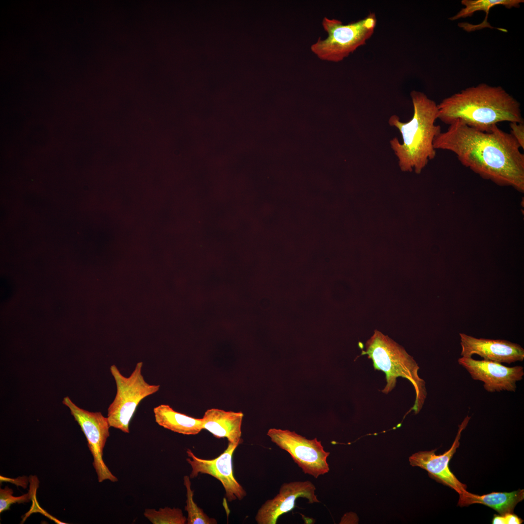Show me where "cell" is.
Listing matches in <instances>:
<instances>
[{
	"label": "cell",
	"mask_w": 524,
	"mask_h": 524,
	"mask_svg": "<svg viewBox=\"0 0 524 524\" xmlns=\"http://www.w3.org/2000/svg\"><path fill=\"white\" fill-rule=\"evenodd\" d=\"M433 146L454 153L482 178L524 193V155L511 134L497 125L483 131L456 120L435 137Z\"/></svg>",
	"instance_id": "obj_1"
},
{
	"label": "cell",
	"mask_w": 524,
	"mask_h": 524,
	"mask_svg": "<svg viewBox=\"0 0 524 524\" xmlns=\"http://www.w3.org/2000/svg\"><path fill=\"white\" fill-rule=\"evenodd\" d=\"M439 119L450 125L459 120L487 131L502 122H524L520 103L501 86L482 83L444 98L438 104Z\"/></svg>",
	"instance_id": "obj_2"
},
{
	"label": "cell",
	"mask_w": 524,
	"mask_h": 524,
	"mask_svg": "<svg viewBox=\"0 0 524 524\" xmlns=\"http://www.w3.org/2000/svg\"><path fill=\"white\" fill-rule=\"evenodd\" d=\"M413 106L411 119L403 122L393 115L388 120L389 125L397 128L401 134L403 142L396 137L390 144L398 160L402 171L420 173L436 155L433 146L435 137L442 132L441 127L435 124L438 119V104L424 93L412 91L410 93Z\"/></svg>",
	"instance_id": "obj_3"
},
{
	"label": "cell",
	"mask_w": 524,
	"mask_h": 524,
	"mask_svg": "<svg viewBox=\"0 0 524 524\" xmlns=\"http://www.w3.org/2000/svg\"><path fill=\"white\" fill-rule=\"evenodd\" d=\"M362 355L372 360L375 370L383 371L386 376V385L382 392L387 394L395 386L398 377L409 380L415 390L416 396L411 409L415 414L422 409L426 397L425 381L420 378L419 367L404 349L388 336L378 330L366 342Z\"/></svg>",
	"instance_id": "obj_4"
},
{
	"label": "cell",
	"mask_w": 524,
	"mask_h": 524,
	"mask_svg": "<svg viewBox=\"0 0 524 524\" xmlns=\"http://www.w3.org/2000/svg\"><path fill=\"white\" fill-rule=\"evenodd\" d=\"M376 23L374 13L345 25L338 19L324 17L322 26L328 37L323 40L320 37L311 45V50L322 60L340 62L366 44L373 34Z\"/></svg>",
	"instance_id": "obj_5"
},
{
	"label": "cell",
	"mask_w": 524,
	"mask_h": 524,
	"mask_svg": "<svg viewBox=\"0 0 524 524\" xmlns=\"http://www.w3.org/2000/svg\"><path fill=\"white\" fill-rule=\"evenodd\" d=\"M143 366V362H137L128 377L123 376L115 365L110 366L116 393L108 408L107 417L111 427L125 433H130V422L141 401L157 392L160 387L145 380L142 373Z\"/></svg>",
	"instance_id": "obj_6"
},
{
	"label": "cell",
	"mask_w": 524,
	"mask_h": 524,
	"mask_svg": "<svg viewBox=\"0 0 524 524\" xmlns=\"http://www.w3.org/2000/svg\"><path fill=\"white\" fill-rule=\"evenodd\" d=\"M267 435L271 441L287 451L305 474L317 478L328 472L327 458L330 454L315 438L309 440L294 431L270 428Z\"/></svg>",
	"instance_id": "obj_7"
},
{
	"label": "cell",
	"mask_w": 524,
	"mask_h": 524,
	"mask_svg": "<svg viewBox=\"0 0 524 524\" xmlns=\"http://www.w3.org/2000/svg\"><path fill=\"white\" fill-rule=\"evenodd\" d=\"M63 403L69 408L85 436L87 446L93 457V465L98 481L108 480L117 482L118 478L109 469L103 459V449L110 436L111 427L107 417L100 412H90L79 407L68 396L64 398Z\"/></svg>",
	"instance_id": "obj_8"
},
{
	"label": "cell",
	"mask_w": 524,
	"mask_h": 524,
	"mask_svg": "<svg viewBox=\"0 0 524 524\" xmlns=\"http://www.w3.org/2000/svg\"><path fill=\"white\" fill-rule=\"evenodd\" d=\"M239 444L228 442L226 450L218 457L212 459H205L196 456L190 449L186 450L188 457L186 461L192 468L190 478L205 474L214 477L222 483L225 496L229 502L242 500L246 492L234 476L232 464L233 453Z\"/></svg>",
	"instance_id": "obj_9"
},
{
	"label": "cell",
	"mask_w": 524,
	"mask_h": 524,
	"mask_svg": "<svg viewBox=\"0 0 524 524\" xmlns=\"http://www.w3.org/2000/svg\"><path fill=\"white\" fill-rule=\"evenodd\" d=\"M458 362L473 379L483 382L484 389L490 393L515 392L517 382L524 376V368L520 365L507 367L492 361L464 357L459 358Z\"/></svg>",
	"instance_id": "obj_10"
},
{
	"label": "cell",
	"mask_w": 524,
	"mask_h": 524,
	"mask_svg": "<svg viewBox=\"0 0 524 524\" xmlns=\"http://www.w3.org/2000/svg\"><path fill=\"white\" fill-rule=\"evenodd\" d=\"M470 418L467 416L458 426L457 436L451 447L443 454L436 455V449H434L418 452L409 458L411 465L425 469L431 478L453 489L459 495L467 491V486L460 482L451 472L449 463L459 446L461 432L466 427Z\"/></svg>",
	"instance_id": "obj_11"
},
{
	"label": "cell",
	"mask_w": 524,
	"mask_h": 524,
	"mask_svg": "<svg viewBox=\"0 0 524 524\" xmlns=\"http://www.w3.org/2000/svg\"><path fill=\"white\" fill-rule=\"evenodd\" d=\"M316 488L310 481L284 483L279 492L273 499L267 500L259 509L255 519L258 524H276L282 515L291 511L299 497L308 500V503H319L315 493Z\"/></svg>",
	"instance_id": "obj_12"
},
{
	"label": "cell",
	"mask_w": 524,
	"mask_h": 524,
	"mask_svg": "<svg viewBox=\"0 0 524 524\" xmlns=\"http://www.w3.org/2000/svg\"><path fill=\"white\" fill-rule=\"evenodd\" d=\"M459 335L462 357L476 354L485 360L508 364L524 360V349L517 344L505 340L477 338L463 333Z\"/></svg>",
	"instance_id": "obj_13"
},
{
	"label": "cell",
	"mask_w": 524,
	"mask_h": 524,
	"mask_svg": "<svg viewBox=\"0 0 524 524\" xmlns=\"http://www.w3.org/2000/svg\"><path fill=\"white\" fill-rule=\"evenodd\" d=\"M243 417L242 412L208 409L201 418L202 427L216 438H226L228 442L240 444L243 442L241 426Z\"/></svg>",
	"instance_id": "obj_14"
},
{
	"label": "cell",
	"mask_w": 524,
	"mask_h": 524,
	"mask_svg": "<svg viewBox=\"0 0 524 524\" xmlns=\"http://www.w3.org/2000/svg\"><path fill=\"white\" fill-rule=\"evenodd\" d=\"M459 496L458 505L459 507L480 504L489 507L502 515L513 512L516 505L524 498V491L518 490L509 492H492L480 495L467 491Z\"/></svg>",
	"instance_id": "obj_15"
},
{
	"label": "cell",
	"mask_w": 524,
	"mask_h": 524,
	"mask_svg": "<svg viewBox=\"0 0 524 524\" xmlns=\"http://www.w3.org/2000/svg\"><path fill=\"white\" fill-rule=\"evenodd\" d=\"M153 410L155 422L173 432L183 435H196L203 429L201 418L178 412L168 405H158Z\"/></svg>",
	"instance_id": "obj_16"
},
{
	"label": "cell",
	"mask_w": 524,
	"mask_h": 524,
	"mask_svg": "<svg viewBox=\"0 0 524 524\" xmlns=\"http://www.w3.org/2000/svg\"><path fill=\"white\" fill-rule=\"evenodd\" d=\"M522 0H462L461 3L465 6L457 14L449 18L452 21L461 18H466L472 16L477 11H483L486 16L483 22L479 25H473L469 23H460L459 26L467 32L482 29L485 27L494 28L487 22L488 15L490 9L496 5L504 6L507 8H518L520 4L524 2Z\"/></svg>",
	"instance_id": "obj_17"
},
{
	"label": "cell",
	"mask_w": 524,
	"mask_h": 524,
	"mask_svg": "<svg viewBox=\"0 0 524 524\" xmlns=\"http://www.w3.org/2000/svg\"><path fill=\"white\" fill-rule=\"evenodd\" d=\"M190 479L189 476L188 475H185L183 477V483L186 489V504L184 507V509L188 514L187 524H217V521L214 518L209 517L195 502L193 499L194 491L191 489Z\"/></svg>",
	"instance_id": "obj_18"
},
{
	"label": "cell",
	"mask_w": 524,
	"mask_h": 524,
	"mask_svg": "<svg viewBox=\"0 0 524 524\" xmlns=\"http://www.w3.org/2000/svg\"><path fill=\"white\" fill-rule=\"evenodd\" d=\"M144 516L153 524H185L187 518L179 508L165 507L158 510L147 508Z\"/></svg>",
	"instance_id": "obj_19"
},
{
	"label": "cell",
	"mask_w": 524,
	"mask_h": 524,
	"mask_svg": "<svg viewBox=\"0 0 524 524\" xmlns=\"http://www.w3.org/2000/svg\"><path fill=\"white\" fill-rule=\"evenodd\" d=\"M30 481V491L22 496L16 497L13 495V491L6 486L4 489H0V512L10 509V507L15 503H28L32 500L36 494L38 485V481L35 476H33Z\"/></svg>",
	"instance_id": "obj_20"
},
{
	"label": "cell",
	"mask_w": 524,
	"mask_h": 524,
	"mask_svg": "<svg viewBox=\"0 0 524 524\" xmlns=\"http://www.w3.org/2000/svg\"><path fill=\"white\" fill-rule=\"evenodd\" d=\"M523 520L512 513L493 515L491 523L493 524H521Z\"/></svg>",
	"instance_id": "obj_21"
},
{
	"label": "cell",
	"mask_w": 524,
	"mask_h": 524,
	"mask_svg": "<svg viewBox=\"0 0 524 524\" xmlns=\"http://www.w3.org/2000/svg\"><path fill=\"white\" fill-rule=\"evenodd\" d=\"M510 133L518 143L521 148L524 149V122H510Z\"/></svg>",
	"instance_id": "obj_22"
},
{
	"label": "cell",
	"mask_w": 524,
	"mask_h": 524,
	"mask_svg": "<svg viewBox=\"0 0 524 524\" xmlns=\"http://www.w3.org/2000/svg\"><path fill=\"white\" fill-rule=\"evenodd\" d=\"M0 481H8L17 486H20L23 488H26L28 484V478L26 476L19 477L17 478L12 479L0 476Z\"/></svg>",
	"instance_id": "obj_23"
}]
</instances>
